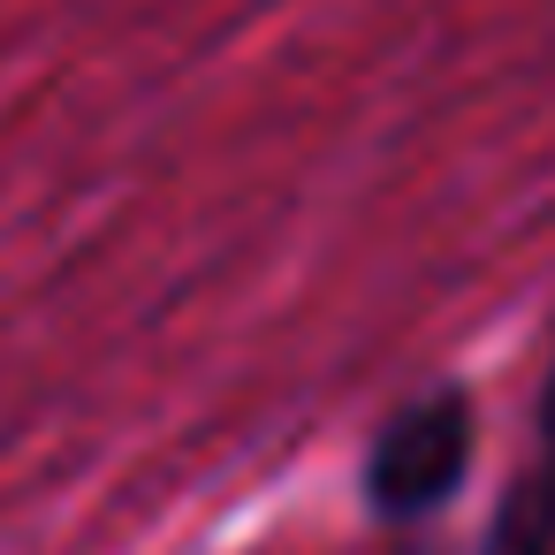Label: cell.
Returning a JSON list of instances; mask_svg holds the SVG:
<instances>
[{
    "mask_svg": "<svg viewBox=\"0 0 555 555\" xmlns=\"http://www.w3.org/2000/svg\"><path fill=\"white\" fill-rule=\"evenodd\" d=\"M464 464H472V411L456 388H441L388 418V434L373 441V464H365V494L380 517H426L456 494Z\"/></svg>",
    "mask_w": 555,
    "mask_h": 555,
    "instance_id": "1",
    "label": "cell"
},
{
    "mask_svg": "<svg viewBox=\"0 0 555 555\" xmlns=\"http://www.w3.org/2000/svg\"><path fill=\"white\" fill-rule=\"evenodd\" d=\"M517 509H525L540 532H555V365H547V388H540V472L525 479Z\"/></svg>",
    "mask_w": 555,
    "mask_h": 555,
    "instance_id": "2",
    "label": "cell"
},
{
    "mask_svg": "<svg viewBox=\"0 0 555 555\" xmlns=\"http://www.w3.org/2000/svg\"><path fill=\"white\" fill-rule=\"evenodd\" d=\"M487 555H555V532H540V525L509 502L502 525H494V540H487Z\"/></svg>",
    "mask_w": 555,
    "mask_h": 555,
    "instance_id": "3",
    "label": "cell"
}]
</instances>
